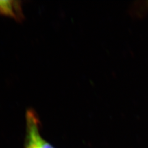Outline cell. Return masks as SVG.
<instances>
[{"instance_id": "obj_1", "label": "cell", "mask_w": 148, "mask_h": 148, "mask_svg": "<svg viewBox=\"0 0 148 148\" xmlns=\"http://www.w3.org/2000/svg\"><path fill=\"white\" fill-rule=\"evenodd\" d=\"M40 120L33 109L26 112V134L24 148H54L41 136Z\"/></svg>"}, {"instance_id": "obj_2", "label": "cell", "mask_w": 148, "mask_h": 148, "mask_svg": "<svg viewBox=\"0 0 148 148\" xmlns=\"http://www.w3.org/2000/svg\"><path fill=\"white\" fill-rule=\"evenodd\" d=\"M0 14L11 17L18 21L23 19L24 16L21 2L16 1H0Z\"/></svg>"}]
</instances>
